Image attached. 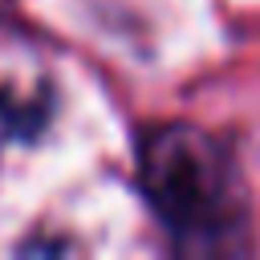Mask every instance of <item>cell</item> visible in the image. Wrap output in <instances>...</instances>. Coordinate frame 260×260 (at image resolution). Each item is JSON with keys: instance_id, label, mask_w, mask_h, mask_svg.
Here are the masks:
<instances>
[{"instance_id": "cell-1", "label": "cell", "mask_w": 260, "mask_h": 260, "mask_svg": "<svg viewBox=\"0 0 260 260\" xmlns=\"http://www.w3.org/2000/svg\"><path fill=\"white\" fill-rule=\"evenodd\" d=\"M138 183L175 248L228 256L248 248V191L232 150L203 126L162 122L138 142Z\"/></svg>"}]
</instances>
